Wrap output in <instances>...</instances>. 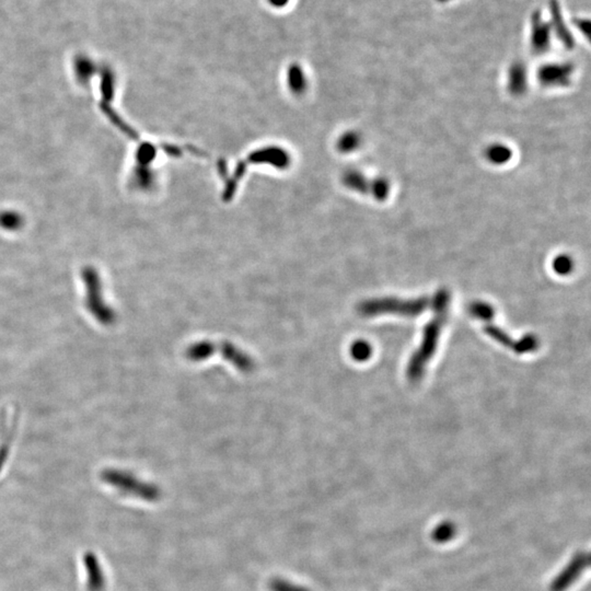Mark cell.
<instances>
[{
    "instance_id": "cell-1",
    "label": "cell",
    "mask_w": 591,
    "mask_h": 591,
    "mask_svg": "<svg viewBox=\"0 0 591 591\" xmlns=\"http://www.w3.org/2000/svg\"><path fill=\"white\" fill-rule=\"evenodd\" d=\"M449 303H450V292L445 289H440L434 296H432V308L434 310V318H432L425 325L423 340L419 349L410 357L408 362L406 375L410 381H417L424 373L427 362L434 356L437 349L440 333L447 321Z\"/></svg>"
},
{
    "instance_id": "cell-2",
    "label": "cell",
    "mask_w": 591,
    "mask_h": 591,
    "mask_svg": "<svg viewBox=\"0 0 591 591\" xmlns=\"http://www.w3.org/2000/svg\"><path fill=\"white\" fill-rule=\"evenodd\" d=\"M215 353H220L222 358L226 359L237 370L244 373H252L257 366L254 359L248 353L230 342H218V343L211 340L197 342L187 347L185 357L189 362H200L211 358Z\"/></svg>"
},
{
    "instance_id": "cell-3",
    "label": "cell",
    "mask_w": 591,
    "mask_h": 591,
    "mask_svg": "<svg viewBox=\"0 0 591 591\" xmlns=\"http://www.w3.org/2000/svg\"><path fill=\"white\" fill-rule=\"evenodd\" d=\"M432 297H419L416 299L386 297L370 299L358 305V312L364 316H375L380 314L415 316L423 314L426 309L432 308Z\"/></svg>"
},
{
    "instance_id": "cell-4",
    "label": "cell",
    "mask_w": 591,
    "mask_h": 591,
    "mask_svg": "<svg viewBox=\"0 0 591 591\" xmlns=\"http://www.w3.org/2000/svg\"><path fill=\"white\" fill-rule=\"evenodd\" d=\"M102 480L124 494L147 502H156L161 497V491L157 485L143 482L135 475L124 471L106 470L102 473Z\"/></svg>"
},
{
    "instance_id": "cell-5",
    "label": "cell",
    "mask_w": 591,
    "mask_h": 591,
    "mask_svg": "<svg viewBox=\"0 0 591 591\" xmlns=\"http://www.w3.org/2000/svg\"><path fill=\"white\" fill-rule=\"evenodd\" d=\"M86 285H88L86 307L89 309L90 314L103 325H111L117 320V314L103 299L101 287L97 283L95 274H86Z\"/></svg>"
},
{
    "instance_id": "cell-6",
    "label": "cell",
    "mask_w": 591,
    "mask_h": 591,
    "mask_svg": "<svg viewBox=\"0 0 591 591\" xmlns=\"http://www.w3.org/2000/svg\"><path fill=\"white\" fill-rule=\"evenodd\" d=\"M590 563L588 553L576 554L570 563L554 578L550 591H565L577 581L581 572L586 570Z\"/></svg>"
},
{
    "instance_id": "cell-7",
    "label": "cell",
    "mask_w": 591,
    "mask_h": 591,
    "mask_svg": "<svg viewBox=\"0 0 591 591\" xmlns=\"http://www.w3.org/2000/svg\"><path fill=\"white\" fill-rule=\"evenodd\" d=\"M486 334H489L491 338H494L498 343L506 346L508 349H513L517 354H524L535 351L539 346V340L533 335H526L520 340H513L507 333L504 332L500 327L494 325H487L484 327Z\"/></svg>"
},
{
    "instance_id": "cell-8",
    "label": "cell",
    "mask_w": 591,
    "mask_h": 591,
    "mask_svg": "<svg viewBox=\"0 0 591 591\" xmlns=\"http://www.w3.org/2000/svg\"><path fill=\"white\" fill-rule=\"evenodd\" d=\"M349 183L351 187H355L359 191L364 193H370L379 200H384L386 197L389 196L390 187L389 182L384 178H375L371 181H368V178L364 176H359L356 173H353L349 176Z\"/></svg>"
},
{
    "instance_id": "cell-9",
    "label": "cell",
    "mask_w": 591,
    "mask_h": 591,
    "mask_svg": "<svg viewBox=\"0 0 591 591\" xmlns=\"http://www.w3.org/2000/svg\"><path fill=\"white\" fill-rule=\"evenodd\" d=\"M572 67L567 65H548L539 73V79L544 86H566L570 82Z\"/></svg>"
},
{
    "instance_id": "cell-10",
    "label": "cell",
    "mask_w": 591,
    "mask_h": 591,
    "mask_svg": "<svg viewBox=\"0 0 591 591\" xmlns=\"http://www.w3.org/2000/svg\"><path fill=\"white\" fill-rule=\"evenodd\" d=\"M84 561L86 574H88V589L89 591H103L106 587V579L97 556L91 552H88L84 555Z\"/></svg>"
},
{
    "instance_id": "cell-11",
    "label": "cell",
    "mask_w": 591,
    "mask_h": 591,
    "mask_svg": "<svg viewBox=\"0 0 591 591\" xmlns=\"http://www.w3.org/2000/svg\"><path fill=\"white\" fill-rule=\"evenodd\" d=\"M508 86H509V91L513 95H520L524 93L526 86V76L522 66L518 65L511 68Z\"/></svg>"
},
{
    "instance_id": "cell-12",
    "label": "cell",
    "mask_w": 591,
    "mask_h": 591,
    "mask_svg": "<svg viewBox=\"0 0 591 591\" xmlns=\"http://www.w3.org/2000/svg\"><path fill=\"white\" fill-rule=\"evenodd\" d=\"M456 535V526L454 522L451 521H445L441 524H438L434 530H432V540L438 544H443V543L449 542L452 540Z\"/></svg>"
},
{
    "instance_id": "cell-13",
    "label": "cell",
    "mask_w": 591,
    "mask_h": 591,
    "mask_svg": "<svg viewBox=\"0 0 591 591\" xmlns=\"http://www.w3.org/2000/svg\"><path fill=\"white\" fill-rule=\"evenodd\" d=\"M486 159L491 161L495 165H502L511 160V149L508 148L505 145L502 143H493L489 148L486 149L485 152Z\"/></svg>"
},
{
    "instance_id": "cell-14",
    "label": "cell",
    "mask_w": 591,
    "mask_h": 591,
    "mask_svg": "<svg viewBox=\"0 0 591 591\" xmlns=\"http://www.w3.org/2000/svg\"><path fill=\"white\" fill-rule=\"evenodd\" d=\"M469 312L472 314L474 318H480V320H491L494 316V309L491 308V305L489 303H482V301H475L469 305Z\"/></svg>"
},
{
    "instance_id": "cell-15",
    "label": "cell",
    "mask_w": 591,
    "mask_h": 591,
    "mask_svg": "<svg viewBox=\"0 0 591 591\" xmlns=\"http://www.w3.org/2000/svg\"><path fill=\"white\" fill-rule=\"evenodd\" d=\"M268 589L270 591H311L310 589L300 586L283 578H273L268 583Z\"/></svg>"
},
{
    "instance_id": "cell-16",
    "label": "cell",
    "mask_w": 591,
    "mask_h": 591,
    "mask_svg": "<svg viewBox=\"0 0 591 591\" xmlns=\"http://www.w3.org/2000/svg\"><path fill=\"white\" fill-rule=\"evenodd\" d=\"M371 346L364 340H357L351 347V355L355 360L364 362L371 356Z\"/></svg>"
},
{
    "instance_id": "cell-17",
    "label": "cell",
    "mask_w": 591,
    "mask_h": 591,
    "mask_svg": "<svg viewBox=\"0 0 591 591\" xmlns=\"http://www.w3.org/2000/svg\"><path fill=\"white\" fill-rule=\"evenodd\" d=\"M572 266H574L572 259L567 255H559V257H555L553 261L554 270L559 275H566V274L570 273Z\"/></svg>"
},
{
    "instance_id": "cell-18",
    "label": "cell",
    "mask_w": 591,
    "mask_h": 591,
    "mask_svg": "<svg viewBox=\"0 0 591 591\" xmlns=\"http://www.w3.org/2000/svg\"><path fill=\"white\" fill-rule=\"evenodd\" d=\"M11 437H12V430H10V432L5 434V443H3V445H1V448H0V471H1V467H3L5 461H7V458H8Z\"/></svg>"
},
{
    "instance_id": "cell-19",
    "label": "cell",
    "mask_w": 591,
    "mask_h": 591,
    "mask_svg": "<svg viewBox=\"0 0 591 591\" xmlns=\"http://www.w3.org/2000/svg\"><path fill=\"white\" fill-rule=\"evenodd\" d=\"M270 5H273L275 8H283L288 5L290 0H268Z\"/></svg>"
}]
</instances>
